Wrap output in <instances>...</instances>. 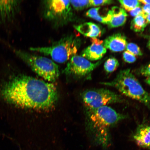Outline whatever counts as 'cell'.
Segmentation results:
<instances>
[{
    "label": "cell",
    "mask_w": 150,
    "mask_h": 150,
    "mask_svg": "<svg viewBox=\"0 0 150 150\" xmlns=\"http://www.w3.org/2000/svg\"><path fill=\"white\" fill-rule=\"evenodd\" d=\"M1 93L5 100L11 104L39 110L53 108L58 97L57 89L52 83L24 75L11 79Z\"/></svg>",
    "instance_id": "1"
},
{
    "label": "cell",
    "mask_w": 150,
    "mask_h": 150,
    "mask_svg": "<svg viewBox=\"0 0 150 150\" xmlns=\"http://www.w3.org/2000/svg\"><path fill=\"white\" fill-rule=\"evenodd\" d=\"M88 111L89 127L94 142L103 148L108 147L111 142V128L127 116L108 106Z\"/></svg>",
    "instance_id": "2"
},
{
    "label": "cell",
    "mask_w": 150,
    "mask_h": 150,
    "mask_svg": "<svg viewBox=\"0 0 150 150\" xmlns=\"http://www.w3.org/2000/svg\"><path fill=\"white\" fill-rule=\"evenodd\" d=\"M101 84L115 88L125 96L150 107V93L144 89L130 69L121 70L113 80Z\"/></svg>",
    "instance_id": "3"
},
{
    "label": "cell",
    "mask_w": 150,
    "mask_h": 150,
    "mask_svg": "<svg viewBox=\"0 0 150 150\" xmlns=\"http://www.w3.org/2000/svg\"><path fill=\"white\" fill-rule=\"evenodd\" d=\"M81 42L80 39L71 35L64 37L50 46L31 48L30 50L50 56L56 62L63 63L76 55L80 46Z\"/></svg>",
    "instance_id": "4"
},
{
    "label": "cell",
    "mask_w": 150,
    "mask_h": 150,
    "mask_svg": "<svg viewBox=\"0 0 150 150\" xmlns=\"http://www.w3.org/2000/svg\"><path fill=\"white\" fill-rule=\"evenodd\" d=\"M13 50L16 55L30 67L34 72L45 80L54 82L59 78V66L52 60L32 55L21 50L14 49Z\"/></svg>",
    "instance_id": "5"
},
{
    "label": "cell",
    "mask_w": 150,
    "mask_h": 150,
    "mask_svg": "<svg viewBox=\"0 0 150 150\" xmlns=\"http://www.w3.org/2000/svg\"><path fill=\"white\" fill-rule=\"evenodd\" d=\"M82 98L88 110L125 101L121 95L105 88L87 90L82 94Z\"/></svg>",
    "instance_id": "6"
},
{
    "label": "cell",
    "mask_w": 150,
    "mask_h": 150,
    "mask_svg": "<svg viewBox=\"0 0 150 150\" xmlns=\"http://www.w3.org/2000/svg\"><path fill=\"white\" fill-rule=\"evenodd\" d=\"M44 4L45 16L48 20L64 22L72 20L70 1L49 0Z\"/></svg>",
    "instance_id": "7"
},
{
    "label": "cell",
    "mask_w": 150,
    "mask_h": 150,
    "mask_svg": "<svg viewBox=\"0 0 150 150\" xmlns=\"http://www.w3.org/2000/svg\"><path fill=\"white\" fill-rule=\"evenodd\" d=\"M101 63L100 61L93 63L81 56L74 55L67 64L64 72L69 76H86L92 72Z\"/></svg>",
    "instance_id": "8"
},
{
    "label": "cell",
    "mask_w": 150,
    "mask_h": 150,
    "mask_svg": "<svg viewBox=\"0 0 150 150\" xmlns=\"http://www.w3.org/2000/svg\"><path fill=\"white\" fill-rule=\"evenodd\" d=\"M20 1H0V25L12 23L20 11Z\"/></svg>",
    "instance_id": "9"
},
{
    "label": "cell",
    "mask_w": 150,
    "mask_h": 150,
    "mask_svg": "<svg viewBox=\"0 0 150 150\" xmlns=\"http://www.w3.org/2000/svg\"><path fill=\"white\" fill-rule=\"evenodd\" d=\"M91 44L84 50L81 56L91 61L100 59L106 53L107 49L103 45V41L97 38L91 39Z\"/></svg>",
    "instance_id": "10"
},
{
    "label": "cell",
    "mask_w": 150,
    "mask_h": 150,
    "mask_svg": "<svg viewBox=\"0 0 150 150\" xmlns=\"http://www.w3.org/2000/svg\"><path fill=\"white\" fill-rule=\"evenodd\" d=\"M106 22L109 28H117L124 25L126 23L127 14L122 8L114 6L106 14Z\"/></svg>",
    "instance_id": "11"
},
{
    "label": "cell",
    "mask_w": 150,
    "mask_h": 150,
    "mask_svg": "<svg viewBox=\"0 0 150 150\" xmlns=\"http://www.w3.org/2000/svg\"><path fill=\"white\" fill-rule=\"evenodd\" d=\"M127 43L124 35L121 33L114 34L103 41V45L106 49L114 52H121L126 49Z\"/></svg>",
    "instance_id": "12"
},
{
    "label": "cell",
    "mask_w": 150,
    "mask_h": 150,
    "mask_svg": "<svg viewBox=\"0 0 150 150\" xmlns=\"http://www.w3.org/2000/svg\"><path fill=\"white\" fill-rule=\"evenodd\" d=\"M75 29L86 37L97 38L102 34V30L97 24L91 22H85L74 26Z\"/></svg>",
    "instance_id": "13"
},
{
    "label": "cell",
    "mask_w": 150,
    "mask_h": 150,
    "mask_svg": "<svg viewBox=\"0 0 150 150\" xmlns=\"http://www.w3.org/2000/svg\"><path fill=\"white\" fill-rule=\"evenodd\" d=\"M134 138L139 146L150 148V126L144 125L139 127Z\"/></svg>",
    "instance_id": "14"
},
{
    "label": "cell",
    "mask_w": 150,
    "mask_h": 150,
    "mask_svg": "<svg viewBox=\"0 0 150 150\" xmlns=\"http://www.w3.org/2000/svg\"><path fill=\"white\" fill-rule=\"evenodd\" d=\"M149 23L142 16L134 17L131 23V29L136 33L143 32Z\"/></svg>",
    "instance_id": "15"
},
{
    "label": "cell",
    "mask_w": 150,
    "mask_h": 150,
    "mask_svg": "<svg viewBox=\"0 0 150 150\" xmlns=\"http://www.w3.org/2000/svg\"><path fill=\"white\" fill-rule=\"evenodd\" d=\"M100 8L99 7L90 9L86 12V16L101 23L106 24V16H102L99 14V12Z\"/></svg>",
    "instance_id": "16"
},
{
    "label": "cell",
    "mask_w": 150,
    "mask_h": 150,
    "mask_svg": "<svg viewBox=\"0 0 150 150\" xmlns=\"http://www.w3.org/2000/svg\"><path fill=\"white\" fill-rule=\"evenodd\" d=\"M119 65V63L117 59L114 57H110L105 62L104 70L106 72L111 73L117 70Z\"/></svg>",
    "instance_id": "17"
},
{
    "label": "cell",
    "mask_w": 150,
    "mask_h": 150,
    "mask_svg": "<svg viewBox=\"0 0 150 150\" xmlns=\"http://www.w3.org/2000/svg\"><path fill=\"white\" fill-rule=\"evenodd\" d=\"M121 5L122 8L125 11L130 12L133 9L137 7H140V3L137 0L126 1V0H120L119 1Z\"/></svg>",
    "instance_id": "18"
},
{
    "label": "cell",
    "mask_w": 150,
    "mask_h": 150,
    "mask_svg": "<svg viewBox=\"0 0 150 150\" xmlns=\"http://www.w3.org/2000/svg\"><path fill=\"white\" fill-rule=\"evenodd\" d=\"M71 6L76 11H81L90 7V1H70Z\"/></svg>",
    "instance_id": "19"
},
{
    "label": "cell",
    "mask_w": 150,
    "mask_h": 150,
    "mask_svg": "<svg viewBox=\"0 0 150 150\" xmlns=\"http://www.w3.org/2000/svg\"><path fill=\"white\" fill-rule=\"evenodd\" d=\"M127 51L130 52L135 56H142L143 55L140 48L134 43L127 44L126 49Z\"/></svg>",
    "instance_id": "20"
},
{
    "label": "cell",
    "mask_w": 150,
    "mask_h": 150,
    "mask_svg": "<svg viewBox=\"0 0 150 150\" xmlns=\"http://www.w3.org/2000/svg\"><path fill=\"white\" fill-rule=\"evenodd\" d=\"M113 1L111 0H103V1H90V6H99L112 4Z\"/></svg>",
    "instance_id": "21"
},
{
    "label": "cell",
    "mask_w": 150,
    "mask_h": 150,
    "mask_svg": "<svg viewBox=\"0 0 150 150\" xmlns=\"http://www.w3.org/2000/svg\"><path fill=\"white\" fill-rule=\"evenodd\" d=\"M123 57L125 62L129 63H134L137 59L136 56L127 51L123 52Z\"/></svg>",
    "instance_id": "22"
},
{
    "label": "cell",
    "mask_w": 150,
    "mask_h": 150,
    "mask_svg": "<svg viewBox=\"0 0 150 150\" xmlns=\"http://www.w3.org/2000/svg\"><path fill=\"white\" fill-rule=\"evenodd\" d=\"M139 73L142 76L150 78V63L142 67L140 69Z\"/></svg>",
    "instance_id": "23"
},
{
    "label": "cell",
    "mask_w": 150,
    "mask_h": 150,
    "mask_svg": "<svg viewBox=\"0 0 150 150\" xmlns=\"http://www.w3.org/2000/svg\"><path fill=\"white\" fill-rule=\"evenodd\" d=\"M129 12L131 16L134 17L139 16H142L144 13L142 8L140 7H137Z\"/></svg>",
    "instance_id": "24"
},
{
    "label": "cell",
    "mask_w": 150,
    "mask_h": 150,
    "mask_svg": "<svg viewBox=\"0 0 150 150\" xmlns=\"http://www.w3.org/2000/svg\"><path fill=\"white\" fill-rule=\"evenodd\" d=\"M142 9L144 13L147 14H150V5H144L142 7Z\"/></svg>",
    "instance_id": "25"
},
{
    "label": "cell",
    "mask_w": 150,
    "mask_h": 150,
    "mask_svg": "<svg viewBox=\"0 0 150 150\" xmlns=\"http://www.w3.org/2000/svg\"><path fill=\"white\" fill-rule=\"evenodd\" d=\"M142 16L145 18L146 20L147 21V22H148V23L149 24L150 23V14H147L143 13V14L142 15Z\"/></svg>",
    "instance_id": "26"
},
{
    "label": "cell",
    "mask_w": 150,
    "mask_h": 150,
    "mask_svg": "<svg viewBox=\"0 0 150 150\" xmlns=\"http://www.w3.org/2000/svg\"><path fill=\"white\" fill-rule=\"evenodd\" d=\"M139 1L140 3L143 4L144 5H150V1H149V0H140V1Z\"/></svg>",
    "instance_id": "27"
},
{
    "label": "cell",
    "mask_w": 150,
    "mask_h": 150,
    "mask_svg": "<svg viewBox=\"0 0 150 150\" xmlns=\"http://www.w3.org/2000/svg\"><path fill=\"white\" fill-rule=\"evenodd\" d=\"M145 81L146 83L150 86V78H147L145 80Z\"/></svg>",
    "instance_id": "28"
},
{
    "label": "cell",
    "mask_w": 150,
    "mask_h": 150,
    "mask_svg": "<svg viewBox=\"0 0 150 150\" xmlns=\"http://www.w3.org/2000/svg\"><path fill=\"white\" fill-rule=\"evenodd\" d=\"M147 47L149 48V49L150 50V40L149 41V42L147 43Z\"/></svg>",
    "instance_id": "29"
},
{
    "label": "cell",
    "mask_w": 150,
    "mask_h": 150,
    "mask_svg": "<svg viewBox=\"0 0 150 150\" xmlns=\"http://www.w3.org/2000/svg\"></svg>",
    "instance_id": "30"
}]
</instances>
